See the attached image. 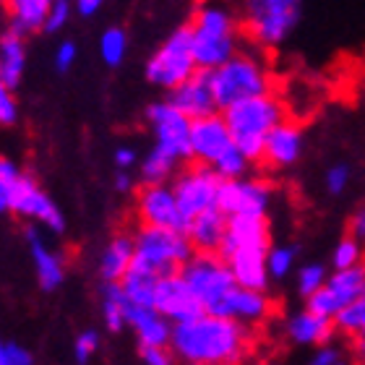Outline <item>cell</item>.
Returning <instances> with one entry per match:
<instances>
[{
  "label": "cell",
  "mask_w": 365,
  "mask_h": 365,
  "mask_svg": "<svg viewBox=\"0 0 365 365\" xmlns=\"http://www.w3.org/2000/svg\"><path fill=\"white\" fill-rule=\"evenodd\" d=\"M198 71L196 58H193V47H190V29L178 26L165 42H162L144 66V78L152 86L162 91L175 89L178 84H182L188 76H193Z\"/></svg>",
  "instance_id": "7"
},
{
  "label": "cell",
  "mask_w": 365,
  "mask_h": 365,
  "mask_svg": "<svg viewBox=\"0 0 365 365\" xmlns=\"http://www.w3.org/2000/svg\"><path fill=\"white\" fill-rule=\"evenodd\" d=\"M0 365H6V339L0 336Z\"/></svg>",
  "instance_id": "52"
},
{
  "label": "cell",
  "mask_w": 365,
  "mask_h": 365,
  "mask_svg": "<svg viewBox=\"0 0 365 365\" xmlns=\"http://www.w3.org/2000/svg\"><path fill=\"white\" fill-rule=\"evenodd\" d=\"M154 308L168 316L173 324H180L185 319H193L204 311V305L198 303L196 292L190 289V284L185 282L180 272L160 277L157 282V292H154Z\"/></svg>",
  "instance_id": "20"
},
{
  "label": "cell",
  "mask_w": 365,
  "mask_h": 365,
  "mask_svg": "<svg viewBox=\"0 0 365 365\" xmlns=\"http://www.w3.org/2000/svg\"><path fill=\"white\" fill-rule=\"evenodd\" d=\"M99 344H102V339H99L97 329H84V331L73 339V360H76L78 365H86L99 352Z\"/></svg>",
  "instance_id": "41"
},
{
  "label": "cell",
  "mask_w": 365,
  "mask_h": 365,
  "mask_svg": "<svg viewBox=\"0 0 365 365\" xmlns=\"http://www.w3.org/2000/svg\"><path fill=\"white\" fill-rule=\"evenodd\" d=\"M350 180H352L350 165L334 162V165H329L327 173H324V190H327L329 196H342L344 190L350 188Z\"/></svg>",
  "instance_id": "39"
},
{
  "label": "cell",
  "mask_w": 365,
  "mask_h": 365,
  "mask_svg": "<svg viewBox=\"0 0 365 365\" xmlns=\"http://www.w3.org/2000/svg\"><path fill=\"white\" fill-rule=\"evenodd\" d=\"M329 277V269L319 261H311V264H303V267L295 269V289L297 295L303 297H311L313 292H319L324 287V282Z\"/></svg>",
  "instance_id": "35"
},
{
  "label": "cell",
  "mask_w": 365,
  "mask_h": 365,
  "mask_svg": "<svg viewBox=\"0 0 365 365\" xmlns=\"http://www.w3.org/2000/svg\"><path fill=\"white\" fill-rule=\"evenodd\" d=\"M3 3H6V0H0V8H3Z\"/></svg>",
  "instance_id": "54"
},
{
  "label": "cell",
  "mask_w": 365,
  "mask_h": 365,
  "mask_svg": "<svg viewBox=\"0 0 365 365\" xmlns=\"http://www.w3.org/2000/svg\"><path fill=\"white\" fill-rule=\"evenodd\" d=\"M24 170L19 168V162H14L11 157H6V154H0V178L3 180H8L11 185H14L19 178H21Z\"/></svg>",
  "instance_id": "48"
},
{
  "label": "cell",
  "mask_w": 365,
  "mask_h": 365,
  "mask_svg": "<svg viewBox=\"0 0 365 365\" xmlns=\"http://www.w3.org/2000/svg\"><path fill=\"white\" fill-rule=\"evenodd\" d=\"M209 313H220V316H227V319H235L240 324H245V327L256 329V327H264L274 316V300L269 295V289L235 284L225 295V300Z\"/></svg>",
  "instance_id": "17"
},
{
  "label": "cell",
  "mask_w": 365,
  "mask_h": 365,
  "mask_svg": "<svg viewBox=\"0 0 365 365\" xmlns=\"http://www.w3.org/2000/svg\"><path fill=\"white\" fill-rule=\"evenodd\" d=\"M53 0H6L3 11H6L8 26L21 31L24 37L37 34L45 26L47 11H50Z\"/></svg>",
  "instance_id": "27"
},
{
  "label": "cell",
  "mask_w": 365,
  "mask_h": 365,
  "mask_svg": "<svg viewBox=\"0 0 365 365\" xmlns=\"http://www.w3.org/2000/svg\"><path fill=\"white\" fill-rule=\"evenodd\" d=\"M128 31L123 26H107L102 34H99V58L107 68H120L125 58H128Z\"/></svg>",
  "instance_id": "31"
},
{
  "label": "cell",
  "mask_w": 365,
  "mask_h": 365,
  "mask_svg": "<svg viewBox=\"0 0 365 365\" xmlns=\"http://www.w3.org/2000/svg\"><path fill=\"white\" fill-rule=\"evenodd\" d=\"M133 256H136V243H133V230H120L115 232L105 243L102 253L97 259V277L102 282H120L128 269L133 267Z\"/></svg>",
  "instance_id": "23"
},
{
  "label": "cell",
  "mask_w": 365,
  "mask_h": 365,
  "mask_svg": "<svg viewBox=\"0 0 365 365\" xmlns=\"http://www.w3.org/2000/svg\"><path fill=\"white\" fill-rule=\"evenodd\" d=\"M225 232H227V214L222 212L220 206H212V209L190 217L188 227H185V235L196 251L217 253L222 240H225Z\"/></svg>",
  "instance_id": "25"
},
{
  "label": "cell",
  "mask_w": 365,
  "mask_h": 365,
  "mask_svg": "<svg viewBox=\"0 0 365 365\" xmlns=\"http://www.w3.org/2000/svg\"><path fill=\"white\" fill-rule=\"evenodd\" d=\"M180 274L185 277L190 289L196 292L198 303L204 305V311H214L225 300L230 289L237 284L227 267V261L214 251H196L182 264Z\"/></svg>",
  "instance_id": "8"
},
{
  "label": "cell",
  "mask_w": 365,
  "mask_h": 365,
  "mask_svg": "<svg viewBox=\"0 0 365 365\" xmlns=\"http://www.w3.org/2000/svg\"><path fill=\"white\" fill-rule=\"evenodd\" d=\"M253 329L220 313L201 311L173 327L170 347L188 365H235L251 358Z\"/></svg>",
  "instance_id": "1"
},
{
  "label": "cell",
  "mask_w": 365,
  "mask_h": 365,
  "mask_svg": "<svg viewBox=\"0 0 365 365\" xmlns=\"http://www.w3.org/2000/svg\"><path fill=\"white\" fill-rule=\"evenodd\" d=\"M212 168L217 170V175H220L222 180H232V178L248 175V173H251V168H253V162L248 160V157H245V154L240 152L235 144H232L227 152L222 154L220 160L212 162Z\"/></svg>",
  "instance_id": "34"
},
{
  "label": "cell",
  "mask_w": 365,
  "mask_h": 365,
  "mask_svg": "<svg viewBox=\"0 0 365 365\" xmlns=\"http://www.w3.org/2000/svg\"><path fill=\"white\" fill-rule=\"evenodd\" d=\"M136 178H133V170H115L113 175V188L115 193H123V196H128V193H136Z\"/></svg>",
  "instance_id": "46"
},
{
  "label": "cell",
  "mask_w": 365,
  "mask_h": 365,
  "mask_svg": "<svg viewBox=\"0 0 365 365\" xmlns=\"http://www.w3.org/2000/svg\"><path fill=\"white\" fill-rule=\"evenodd\" d=\"M209 81H212L214 99L217 107L235 105L240 99L259 97V94H269L274 91V76L269 68L264 50H237L230 61L209 71Z\"/></svg>",
  "instance_id": "5"
},
{
  "label": "cell",
  "mask_w": 365,
  "mask_h": 365,
  "mask_svg": "<svg viewBox=\"0 0 365 365\" xmlns=\"http://www.w3.org/2000/svg\"><path fill=\"white\" fill-rule=\"evenodd\" d=\"M141 188L133 193V220L136 225H154V227H188L170 182H138Z\"/></svg>",
  "instance_id": "11"
},
{
  "label": "cell",
  "mask_w": 365,
  "mask_h": 365,
  "mask_svg": "<svg viewBox=\"0 0 365 365\" xmlns=\"http://www.w3.org/2000/svg\"><path fill=\"white\" fill-rule=\"evenodd\" d=\"M365 292V261L347 269H331L319 292L305 297V308L321 313L327 319H334L336 313L347 308L352 300H358Z\"/></svg>",
  "instance_id": "14"
},
{
  "label": "cell",
  "mask_w": 365,
  "mask_h": 365,
  "mask_svg": "<svg viewBox=\"0 0 365 365\" xmlns=\"http://www.w3.org/2000/svg\"><path fill=\"white\" fill-rule=\"evenodd\" d=\"M144 120L152 130L154 144L165 146L168 152H173L180 162H190V118L180 113L168 97L154 99L152 105L146 107Z\"/></svg>",
  "instance_id": "13"
},
{
  "label": "cell",
  "mask_w": 365,
  "mask_h": 365,
  "mask_svg": "<svg viewBox=\"0 0 365 365\" xmlns=\"http://www.w3.org/2000/svg\"><path fill=\"white\" fill-rule=\"evenodd\" d=\"M350 358V342L344 347V344H336L334 339H329V342L313 347L311 365H344Z\"/></svg>",
  "instance_id": "38"
},
{
  "label": "cell",
  "mask_w": 365,
  "mask_h": 365,
  "mask_svg": "<svg viewBox=\"0 0 365 365\" xmlns=\"http://www.w3.org/2000/svg\"><path fill=\"white\" fill-rule=\"evenodd\" d=\"M73 6H76V14L81 19H91V16H97L105 6V0H73Z\"/></svg>",
  "instance_id": "49"
},
{
  "label": "cell",
  "mask_w": 365,
  "mask_h": 365,
  "mask_svg": "<svg viewBox=\"0 0 365 365\" xmlns=\"http://www.w3.org/2000/svg\"><path fill=\"white\" fill-rule=\"evenodd\" d=\"M347 342H350V355H352V358L365 365V331H360L358 336H352V339H347Z\"/></svg>",
  "instance_id": "51"
},
{
  "label": "cell",
  "mask_w": 365,
  "mask_h": 365,
  "mask_svg": "<svg viewBox=\"0 0 365 365\" xmlns=\"http://www.w3.org/2000/svg\"><path fill=\"white\" fill-rule=\"evenodd\" d=\"M190 47L196 66L204 71H212L230 61L237 50H243V26L237 19L235 8L225 3H201L196 6L188 21Z\"/></svg>",
  "instance_id": "2"
},
{
  "label": "cell",
  "mask_w": 365,
  "mask_h": 365,
  "mask_svg": "<svg viewBox=\"0 0 365 365\" xmlns=\"http://www.w3.org/2000/svg\"><path fill=\"white\" fill-rule=\"evenodd\" d=\"M173 327L175 324L154 305H128V329L136 336V344H170Z\"/></svg>",
  "instance_id": "24"
},
{
  "label": "cell",
  "mask_w": 365,
  "mask_h": 365,
  "mask_svg": "<svg viewBox=\"0 0 365 365\" xmlns=\"http://www.w3.org/2000/svg\"><path fill=\"white\" fill-rule=\"evenodd\" d=\"M76 58H78L76 42L63 39L61 45L55 47V71H58V73H68V71L76 66Z\"/></svg>",
  "instance_id": "43"
},
{
  "label": "cell",
  "mask_w": 365,
  "mask_h": 365,
  "mask_svg": "<svg viewBox=\"0 0 365 365\" xmlns=\"http://www.w3.org/2000/svg\"><path fill=\"white\" fill-rule=\"evenodd\" d=\"M365 261V243H360L358 237H352L350 232L336 240V245L331 248V269H347L355 264Z\"/></svg>",
  "instance_id": "36"
},
{
  "label": "cell",
  "mask_w": 365,
  "mask_h": 365,
  "mask_svg": "<svg viewBox=\"0 0 365 365\" xmlns=\"http://www.w3.org/2000/svg\"><path fill=\"white\" fill-rule=\"evenodd\" d=\"M297 245H289V243H277V245H269V253H267V269H269V277L272 282H282L287 279L289 274H295L297 269Z\"/></svg>",
  "instance_id": "32"
},
{
  "label": "cell",
  "mask_w": 365,
  "mask_h": 365,
  "mask_svg": "<svg viewBox=\"0 0 365 365\" xmlns=\"http://www.w3.org/2000/svg\"><path fill=\"white\" fill-rule=\"evenodd\" d=\"M11 196H14V185L0 178V217L11 214Z\"/></svg>",
  "instance_id": "50"
},
{
  "label": "cell",
  "mask_w": 365,
  "mask_h": 365,
  "mask_svg": "<svg viewBox=\"0 0 365 365\" xmlns=\"http://www.w3.org/2000/svg\"><path fill=\"white\" fill-rule=\"evenodd\" d=\"M138 152H136V146H130V144H123L118 146L113 152V165L115 170H136L138 168Z\"/></svg>",
  "instance_id": "44"
},
{
  "label": "cell",
  "mask_w": 365,
  "mask_h": 365,
  "mask_svg": "<svg viewBox=\"0 0 365 365\" xmlns=\"http://www.w3.org/2000/svg\"><path fill=\"white\" fill-rule=\"evenodd\" d=\"M272 243H237V245H222L220 256L227 261L230 272L235 277L237 284L256 289H269V269H267V253Z\"/></svg>",
  "instance_id": "16"
},
{
  "label": "cell",
  "mask_w": 365,
  "mask_h": 365,
  "mask_svg": "<svg viewBox=\"0 0 365 365\" xmlns=\"http://www.w3.org/2000/svg\"><path fill=\"white\" fill-rule=\"evenodd\" d=\"M19 123V99L16 89L0 76V128H14Z\"/></svg>",
  "instance_id": "40"
},
{
  "label": "cell",
  "mask_w": 365,
  "mask_h": 365,
  "mask_svg": "<svg viewBox=\"0 0 365 365\" xmlns=\"http://www.w3.org/2000/svg\"><path fill=\"white\" fill-rule=\"evenodd\" d=\"M73 14H76L73 0H53V3H50V11H47L42 31H45V34H58V31H63L66 26H68Z\"/></svg>",
  "instance_id": "37"
},
{
  "label": "cell",
  "mask_w": 365,
  "mask_h": 365,
  "mask_svg": "<svg viewBox=\"0 0 365 365\" xmlns=\"http://www.w3.org/2000/svg\"><path fill=\"white\" fill-rule=\"evenodd\" d=\"M170 185L175 190V198L178 204H180L182 214H185V220H190V217H196V214L217 206L222 178L217 175V170L212 165L190 160L182 162V168L170 180Z\"/></svg>",
  "instance_id": "9"
},
{
  "label": "cell",
  "mask_w": 365,
  "mask_h": 365,
  "mask_svg": "<svg viewBox=\"0 0 365 365\" xmlns=\"http://www.w3.org/2000/svg\"><path fill=\"white\" fill-rule=\"evenodd\" d=\"M99 311H102V324L110 334H120L128 329V297L123 292L120 282H102L99 292Z\"/></svg>",
  "instance_id": "28"
},
{
  "label": "cell",
  "mask_w": 365,
  "mask_h": 365,
  "mask_svg": "<svg viewBox=\"0 0 365 365\" xmlns=\"http://www.w3.org/2000/svg\"><path fill=\"white\" fill-rule=\"evenodd\" d=\"M24 240H26V248H29L39 289L42 292H55L66 282V272H68L66 256L47 243L45 237H42V232H39V225H34V222H26Z\"/></svg>",
  "instance_id": "18"
},
{
  "label": "cell",
  "mask_w": 365,
  "mask_h": 365,
  "mask_svg": "<svg viewBox=\"0 0 365 365\" xmlns=\"http://www.w3.org/2000/svg\"><path fill=\"white\" fill-rule=\"evenodd\" d=\"M168 99L173 105L185 113L190 120L196 118H204L209 113H217V99H214L212 91V81H209V71L198 68L193 76H188L182 84H178L175 89L168 91Z\"/></svg>",
  "instance_id": "22"
},
{
  "label": "cell",
  "mask_w": 365,
  "mask_h": 365,
  "mask_svg": "<svg viewBox=\"0 0 365 365\" xmlns=\"http://www.w3.org/2000/svg\"><path fill=\"white\" fill-rule=\"evenodd\" d=\"M222 115L227 120L232 144L253 165H259L261 154H264V144H267V136L272 133V128L277 123H282L287 118V105L274 91H269V94H259V97L240 99L235 105L225 107Z\"/></svg>",
  "instance_id": "3"
},
{
  "label": "cell",
  "mask_w": 365,
  "mask_h": 365,
  "mask_svg": "<svg viewBox=\"0 0 365 365\" xmlns=\"http://www.w3.org/2000/svg\"><path fill=\"white\" fill-rule=\"evenodd\" d=\"M277 188L274 182L259 175H243L232 180H222L217 206L227 214H251V217H269L274 206Z\"/></svg>",
  "instance_id": "12"
},
{
  "label": "cell",
  "mask_w": 365,
  "mask_h": 365,
  "mask_svg": "<svg viewBox=\"0 0 365 365\" xmlns=\"http://www.w3.org/2000/svg\"><path fill=\"white\" fill-rule=\"evenodd\" d=\"M305 154V130L303 125L292 118H284L282 123H277L272 128V133L267 136V144H264V154H261V162L267 170L274 173H282V170L295 168L297 162L303 160Z\"/></svg>",
  "instance_id": "15"
},
{
  "label": "cell",
  "mask_w": 365,
  "mask_h": 365,
  "mask_svg": "<svg viewBox=\"0 0 365 365\" xmlns=\"http://www.w3.org/2000/svg\"><path fill=\"white\" fill-rule=\"evenodd\" d=\"M11 214L24 222H34V225L50 230L55 235L66 232V217H63L61 206L55 204L50 193L37 182V178L29 175V173H21V178L14 182Z\"/></svg>",
  "instance_id": "10"
},
{
  "label": "cell",
  "mask_w": 365,
  "mask_h": 365,
  "mask_svg": "<svg viewBox=\"0 0 365 365\" xmlns=\"http://www.w3.org/2000/svg\"><path fill=\"white\" fill-rule=\"evenodd\" d=\"M230 146H232V136H230L227 120H225L222 110L196 118L190 123V160L212 165L214 160H220L222 154L227 152Z\"/></svg>",
  "instance_id": "19"
},
{
  "label": "cell",
  "mask_w": 365,
  "mask_h": 365,
  "mask_svg": "<svg viewBox=\"0 0 365 365\" xmlns=\"http://www.w3.org/2000/svg\"><path fill=\"white\" fill-rule=\"evenodd\" d=\"M31 363H34V355L24 344L6 342V365H31Z\"/></svg>",
  "instance_id": "45"
},
{
  "label": "cell",
  "mask_w": 365,
  "mask_h": 365,
  "mask_svg": "<svg viewBox=\"0 0 365 365\" xmlns=\"http://www.w3.org/2000/svg\"><path fill=\"white\" fill-rule=\"evenodd\" d=\"M282 334L289 344L295 347H319L336 336L334 319H327L321 313H313L311 308H300V311L289 313L282 321Z\"/></svg>",
  "instance_id": "21"
},
{
  "label": "cell",
  "mask_w": 365,
  "mask_h": 365,
  "mask_svg": "<svg viewBox=\"0 0 365 365\" xmlns=\"http://www.w3.org/2000/svg\"><path fill=\"white\" fill-rule=\"evenodd\" d=\"M157 282H160L157 274L130 267L128 274L120 279V287H123V292H125V297H128L130 305H154Z\"/></svg>",
  "instance_id": "30"
},
{
  "label": "cell",
  "mask_w": 365,
  "mask_h": 365,
  "mask_svg": "<svg viewBox=\"0 0 365 365\" xmlns=\"http://www.w3.org/2000/svg\"><path fill=\"white\" fill-rule=\"evenodd\" d=\"M347 232L352 237H358L360 243H365V204H360L355 212H352L350 222H347Z\"/></svg>",
  "instance_id": "47"
},
{
  "label": "cell",
  "mask_w": 365,
  "mask_h": 365,
  "mask_svg": "<svg viewBox=\"0 0 365 365\" xmlns=\"http://www.w3.org/2000/svg\"><path fill=\"white\" fill-rule=\"evenodd\" d=\"M26 63H29L26 37L21 31L6 26L0 31V76L6 78L14 89H19L24 81V73H26Z\"/></svg>",
  "instance_id": "26"
},
{
  "label": "cell",
  "mask_w": 365,
  "mask_h": 365,
  "mask_svg": "<svg viewBox=\"0 0 365 365\" xmlns=\"http://www.w3.org/2000/svg\"><path fill=\"white\" fill-rule=\"evenodd\" d=\"M363 94H365V78H363Z\"/></svg>",
  "instance_id": "53"
},
{
  "label": "cell",
  "mask_w": 365,
  "mask_h": 365,
  "mask_svg": "<svg viewBox=\"0 0 365 365\" xmlns=\"http://www.w3.org/2000/svg\"><path fill=\"white\" fill-rule=\"evenodd\" d=\"M334 327H336V334H342L344 339H352L360 331H365V292L358 300H352L347 308H342V311L336 313Z\"/></svg>",
  "instance_id": "33"
},
{
  "label": "cell",
  "mask_w": 365,
  "mask_h": 365,
  "mask_svg": "<svg viewBox=\"0 0 365 365\" xmlns=\"http://www.w3.org/2000/svg\"><path fill=\"white\" fill-rule=\"evenodd\" d=\"M235 11L251 47L269 53L297 31L303 19V0H237Z\"/></svg>",
  "instance_id": "4"
},
{
  "label": "cell",
  "mask_w": 365,
  "mask_h": 365,
  "mask_svg": "<svg viewBox=\"0 0 365 365\" xmlns=\"http://www.w3.org/2000/svg\"><path fill=\"white\" fill-rule=\"evenodd\" d=\"M136 352L138 360L146 365H173L178 360L170 344H138Z\"/></svg>",
  "instance_id": "42"
},
{
  "label": "cell",
  "mask_w": 365,
  "mask_h": 365,
  "mask_svg": "<svg viewBox=\"0 0 365 365\" xmlns=\"http://www.w3.org/2000/svg\"><path fill=\"white\" fill-rule=\"evenodd\" d=\"M136 256L133 267L152 272L157 277H168L182 269V264L196 253L193 243L182 230L154 227V225H136L133 227Z\"/></svg>",
  "instance_id": "6"
},
{
  "label": "cell",
  "mask_w": 365,
  "mask_h": 365,
  "mask_svg": "<svg viewBox=\"0 0 365 365\" xmlns=\"http://www.w3.org/2000/svg\"><path fill=\"white\" fill-rule=\"evenodd\" d=\"M182 162L165 146L154 144L138 162V182H170L180 170Z\"/></svg>",
  "instance_id": "29"
}]
</instances>
